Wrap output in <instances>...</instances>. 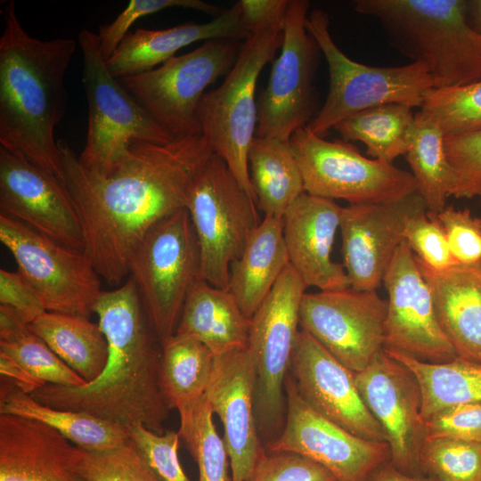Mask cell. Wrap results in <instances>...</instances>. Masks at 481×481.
Returning a JSON list of instances; mask_svg holds the SVG:
<instances>
[{
    "label": "cell",
    "mask_w": 481,
    "mask_h": 481,
    "mask_svg": "<svg viewBox=\"0 0 481 481\" xmlns=\"http://www.w3.org/2000/svg\"><path fill=\"white\" fill-rule=\"evenodd\" d=\"M382 282L387 292L384 348L429 363L456 358L437 320L430 288L404 241Z\"/></svg>",
    "instance_id": "cell-18"
},
{
    "label": "cell",
    "mask_w": 481,
    "mask_h": 481,
    "mask_svg": "<svg viewBox=\"0 0 481 481\" xmlns=\"http://www.w3.org/2000/svg\"><path fill=\"white\" fill-rule=\"evenodd\" d=\"M369 481H442L439 478L428 475H411L407 474L390 462L379 468L370 478Z\"/></svg>",
    "instance_id": "cell-51"
},
{
    "label": "cell",
    "mask_w": 481,
    "mask_h": 481,
    "mask_svg": "<svg viewBox=\"0 0 481 481\" xmlns=\"http://www.w3.org/2000/svg\"><path fill=\"white\" fill-rule=\"evenodd\" d=\"M94 313L109 349L101 375L79 387L46 384L31 395L51 407L164 433L172 409L160 385L161 341L133 279L102 290Z\"/></svg>",
    "instance_id": "cell-2"
},
{
    "label": "cell",
    "mask_w": 481,
    "mask_h": 481,
    "mask_svg": "<svg viewBox=\"0 0 481 481\" xmlns=\"http://www.w3.org/2000/svg\"><path fill=\"white\" fill-rule=\"evenodd\" d=\"M129 275L160 341L172 336L190 289L201 279L200 246L187 208L145 234L130 259Z\"/></svg>",
    "instance_id": "cell-8"
},
{
    "label": "cell",
    "mask_w": 481,
    "mask_h": 481,
    "mask_svg": "<svg viewBox=\"0 0 481 481\" xmlns=\"http://www.w3.org/2000/svg\"><path fill=\"white\" fill-rule=\"evenodd\" d=\"M306 27L325 57L330 77L327 98L306 126L317 136L324 137L343 119L369 108L388 103L420 108L434 88L427 67L420 62L375 67L347 57L334 42L330 17L322 9L308 12Z\"/></svg>",
    "instance_id": "cell-5"
},
{
    "label": "cell",
    "mask_w": 481,
    "mask_h": 481,
    "mask_svg": "<svg viewBox=\"0 0 481 481\" xmlns=\"http://www.w3.org/2000/svg\"><path fill=\"white\" fill-rule=\"evenodd\" d=\"M289 265L281 217L265 216L229 272V288L251 319Z\"/></svg>",
    "instance_id": "cell-29"
},
{
    "label": "cell",
    "mask_w": 481,
    "mask_h": 481,
    "mask_svg": "<svg viewBox=\"0 0 481 481\" xmlns=\"http://www.w3.org/2000/svg\"><path fill=\"white\" fill-rule=\"evenodd\" d=\"M0 352L45 385L79 387L86 381L67 365L9 306L0 305Z\"/></svg>",
    "instance_id": "cell-36"
},
{
    "label": "cell",
    "mask_w": 481,
    "mask_h": 481,
    "mask_svg": "<svg viewBox=\"0 0 481 481\" xmlns=\"http://www.w3.org/2000/svg\"><path fill=\"white\" fill-rule=\"evenodd\" d=\"M416 261L456 356L481 363V264L433 271Z\"/></svg>",
    "instance_id": "cell-26"
},
{
    "label": "cell",
    "mask_w": 481,
    "mask_h": 481,
    "mask_svg": "<svg viewBox=\"0 0 481 481\" xmlns=\"http://www.w3.org/2000/svg\"><path fill=\"white\" fill-rule=\"evenodd\" d=\"M241 45L235 39H211L149 71L118 80L174 138L199 135L198 104L206 89L231 69Z\"/></svg>",
    "instance_id": "cell-9"
},
{
    "label": "cell",
    "mask_w": 481,
    "mask_h": 481,
    "mask_svg": "<svg viewBox=\"0 0 481 481\" xmlns=\"http://www.w3.org/2000/svg\"><path fill=\"white\" fill-rule=\"evenodd\" d=\"M249 329L233 294L200 279L185 298L175 333L194 338L216 356L248 347Z\"/></svg>",
    "instance_id": "cell-27"
},
{
    "label": "cell",
    "mask_w": 481,
    "mask_h": 481,
    "mask_svg": "<svg viewBox=\"0 0 481 481\" xmlns=\"http://www.w3.org/2000/svg\"><path fill=\"white\" fill-rule=\"evenodd\" d=\"M309 7L306 0L289 2L281 51L257 102L256 137L289 141L311 121L312 84L320 49L306 27Z\"/></svg>",
    "instance_id": "cell-16"
},
{
    "label": "cell",
    "mask_w": 481,
    "mask_h": 481,
    "mask_svg": "<svg viewBox=\"0 0 481 481\" xmlns=\"http://www.w3.org/2000/svg\"><path fill=\"white\" fill-rule=\"evenodd\" d=\"M0 210L65 246L84 251L78 215L63 183L1 146Z\"/></svg>",
    "instance_id": "cell-19"
},
{
    "label": "cell",
    "mask_w": 481,
    "mask_h": 481,
    "mask_svg": "<svg viewBox=\"0 0 481 481\" xmlns=\"http://www.w3.org/2000/svg\"><path fill=\"white\" fill-rule=\"evenodd\" d=\"M403 238L416 259L430 270L444 271L459 265L435 213L425 210L412 216L405 224Z\"/></svg>",
    "instance_id": "cell-41"
},
{
    "label": "cell",
    "mask_w": 481,
    "mask_h": 481,
    "mask_svg": "<svg viewBox=\"0 0 481 481\" xmlns=\"http://www.w3.org/2000/svg\"><path fill=\"white\" fill-rule=\"evenodd\" d=\"M249 36L237 2L208 22H187L168 29H137L129 32L106 60V64L110 73L120 78L149 71L175 56L183 47L198 41L246 40Z\"/></svg>",
    "instance_id": "cell-25"
},
{
    "label": "cell",
    "mask_w": 481,
    "mask_h": 481,
    "mask_svg": "<svg viewBox=\"0 0 481 481\" xmlns=\"http://www.w3.org/2000/svg\"><path fill=\"white\" fill-rule=\"evenodd\" d=\"M415 376L422 396L421 414L426 421L436 413L458 404L481 402V363L456 357L429 363L383 348Z\"/></svg>",
    "instance_id": "cell-33"
},
{
    "label": "cell",
    "mask_w": 481,
    "mask_h": 481,
    "mask_svg": "<svg viewBox=\"0 0 481 481\" xmlns=\"http://www.w3.org/2000/svg\"><path fill=\"white\" fill-rule=\"evenodd\" d=\"M257 374L248 347L215 356L206 399L223 425L232 481H249L265 452L256 410Z\"/></svg>",
    "instance_id": "cell-21"
},
{
    "label": "cell",
    "mask_w": 481,
    "mask_h": 481,
    "mask_svg": "<svg viewBox=\"0 0 481 481\" xmlns=\"http://www.w3.org/2000/svg\"><path fill=\"white\" fill-rule=\"evenodd\" d=\"M77 43L88 107L86 143L77 156L85 168L104 175L122 161L131 143H167L175 139L110 73L96 33L82 29Z\"/></svg>",
    "instance_id": "cell-7"
},
{
    "label": "cell",
    "mask_w": 481,
    "mask_h": 481,
    "mask_svg": "<svg viewBox=\"0 0 481 481\" xmlns=\"http://www.w3.org/2000/svg\"><path fill=\"white\" fill-rule=\"evenodd\" d=\"M444 146L456 178L452 196L481 199V130L445 137Z\"/></svg>",
    "instance_id": "cell-44"
},
{
    "label": "cell",
    "mask_w": 481,
    "mask_h": 481,
    "mask_svg": "<svg viewBox=\"0 0 481 481\" xmlns=\"http://www.w3.org/2000/svg\"><path fill=\"white\" fill-rule=\"evenodd\" d=\"M170 8L192 9L216 16L223 12L218 6L201 0H130L111 22L99 28L97 36L103 57L108 60L111 56L137 20Z\"/></svg>",
    "instance_id": "cell-42"
},
{
    "label": "cell",
    "mask_w": 481,
    "mask_h": 481,
    "mask_svg": "<svg viewBox=\"0 0 481 481\" xmlns=\"http://www.w3.org/2000/svg\"><path fill=\"white\" fill-rule=\"evenodd\" d=\"M281 42L280 29L252 32L242 43L224 81L203 94L196 110L201 135L255 203L248 161L257 123L255 94L261 71L273 59Z\"/></svg>",
    "instance_id": "cell-6"
},
{
    "label": "cell",
    "mask_w": 481,
    "mask_h": 481,
    "mask_svg": "<svg viewBox=\"0 0 481 481\" xmlns=\"http://www.w3.org/2000/svg\"><path fill=\"white\" fill-rule=\"evenodd\" d=\"M445 137L481 130V80L459 86L433 88L419 110Z\"/></svg>",
    "instance_id": "cell-37"
},
{
    "label": "cell",
    "mask_w": 481,
    "mask_h": 481,
    "mask_svg": "<svg viewBox=\"0 0 481 481\" xmlns=\"http://www.w3.org/2000/svg\"><path fill=\"white\" fill-rule=\"evenodd\" d=\"M414 122L412 108L388 103L351 115L333 129L345 142L363 143L372 159L393 163L407 152Z\"/></svg>",
    "instance_id": "cell-34"
},
{
    "label": "cell",
    "mask_w": 481,
    "mask_h": 481,
    "mask_svg": "<svg viewBox=\"0 0 481 481\" xmlns=\"http://www.w3.org/2000/svg\"><path fill=\"white\" fill-rule=\"evenodd\" d=\"M386 314L377 290H319L303 296L299 327L356 373L383 351Z\"/></svg>",
    "instance_id": "cell-14"
},
{
    "label": "cell",
    "mask_w": 481,
    "mask_h": 481,
    "mask_svg": "<svg viewBox=\"0 0 481 481\" xmlns=\"http://www.w3.org/2000/svg\"><path fill=\"white\" fill-rule=\"evenodd\" d=\"M469 24L481 34V0H466Z\"/></svg>",
    "instance_id": "cell-52"
},
{
    "label": "cell",
    "mask_w": 481,
    "mask_h": 481,
    "mask_svg": "<svg viewBox=\"0 0 481 481\" xmlns=\"http://www.w3.org/2000/svg\"><path fill=\"white\" fill-rule=\"evenodd\" d=\"M77 471L86 481H161L131 441L108 452L84 451Z\"/></svg>",
    "instance_id": "cell-40"
},
{
    "label": "cell",
    "mask_w": 481,
    "mask_h": 481,
    "mask_svg": "<svg viewBox=\"0 0 481 481\" xmlns=\"http://www.w3.org/2000/svg\"><path fill=\"white\" fill-rule=\"evenodd\" d=\"M29 328L86 382L102 372L108 342L100 325L88 317L46 311Z\"/></svg>",
    "instance_id": "cell-32"
},
{
    "label": "cell",
    "mask_w": 481,
    "mask_h": 481,
    "mask_svg": "<svg viewBox=\"0 0 481 481\" xmlns=\"http://www.w3.org/2000/svg\"><path fill=\"white\" fill-rule=\"evenodd\" d=\"M289 142L307 194L358 205L391 202L417 192L412 173L366 158L349 142L328 141L306 127Z\"/></svg>",
    "instance_id": "cell-12"
},
{
    "label": "cell",
    "mask_w": 481,
    "mask_h": 481,
    "mask_svg": "<svg viewBox=\"0 0 481 481\" xmlns=\"http://www.w3.org/2000/svg\"><path fill=\"white\" fill-rule=\"evenodd\" d=\"M342 208L335 200L304 192L281 217L289 265L307 288L350 287L343 265L331 258Z\"/></svg>",
    "instance_id": "cell-23"
},
{
    "label": "cell",
    "mask_w": 481,
    "mask_h": 481,
    "mask_svg": "<svg viewBox=\"0 0 481 481\" xmlns=\"http://www.w3.org/2000/svg\"><path fill=\"white\" fill-rule=\"evenodd\" d=\"M355 377L366 407L384 432L390 463L407 474L423 475L420 455L427 428L414 374L382 351Z\"/></svg>",
    "instance_id": "cell-17"
},
{
    "label": "cell",
    "mask_w": 481,
    "mask_h": 481,
    "mask_svg": "<svg viewBox=\"0 0 481 481\" xmlns=\"http://www.w3.org/2000/svg\"><path fill=\"white\" fill-rule=\"evenodd\" d=\"M436 215L455 261L466 265L481 264V218L468 208L447 205Z\"/></svg>",
    "instance_id": "cell-45"
},
{
    "label": "cell",
    "mask_w": 481,
    "mask_h": 481,
    "mask_svg": "<svg viewBox=\"0 0 481 481\" xmlns=\"http://www.w3.org/2000/svg\"><path fill=\"white\" fill-rule=\"evenodd\" d=\"M289 0H240L241 20L251 34L265 29H283Z\"/></svg>",
    "instance_id": "cell-49"
},
{
    "label": "cell",
    "mask_w": 481,
    "mask_h": 481,
    "mask_svg": "<svg viewBox=\"0 0 481 481\" xmlns=\"http://www.w3.org/2000/svg\"><path fill=\"white\" fill-rule=\"evenodd\" d=\"M284 388V424L280 434L265 444L267 452L305 456L329 470L337 481H369L390 462L386 442L356 436L321 415L302 398L289 373Z\"/></svg>",
    "instance_id": "cell-15"
},
{
    "label": "cell",
    "mask_w": 481,
    "mask_h": 481,
    "mask_svg": "<svg viewBox=\"0 0 481 481\" xmlns=\"http://www.w3.org/2000/svg\"><path fill=\"white\" fill-rule=\"evenodd\" d=\"M354 9L376 18L392 47L424 64L434 88L481 80V34L468 20L466 0H356Z\"/></svg>",
    "instance_id": "cell-4"
},
{
    "label": "cell",
    "mask_w": 481,
    "mask_h": 481,
    "mask_svg": "<svg viewBox=\"0 0 481 481\" xmlns=\"http://www.w3.org/2000/svg\"><path fill=\"white\" fill-rule=\"evenodd\" d=\"M128 430L130 441L161 481H191L179 461L178 432L159 434L139 424L131 425Z\"/></svg>",
    "instance_id": "cell-43"
},
{
    "label": "cell",
    "mask_w": 481,
    "mask_h": 481,
    "mask_svg": "<svg viewBox=\"0 0 481 481\" xmlns=\"http://www.w3.org/2000/svg\"><path fill=\"white\" fill-rule=\"evenodd\" d=\"M425 210L426 204L418 192L391 202L342 208L341 252L350 288L377 290L404 242L407 220Z\"/></svg>",
    "instance_id": "cell-20"
},
{
    "label": "cell",
    "mask_w": 481,
    "mask_h": 481,
    "mask_svg": "<svg viewBox=\"0 0 481 481\" xmlns=\"http://www.w3.org/2000/svg\"><path fill=\"white\" fill-rule=\"evenodd\" d=\"M213 414L205 397L192 417L180 424L177 432L198 464L199 481H232L229 456L216 429Z\"/></svg>",
    "instance_id": "cell-38"
},
{
    "label": "cell",
    "mask_w": 481,
    "mask_h": 481,
    "mask_svg": "<svg viewBox=\"0 0 481 481\" xmlns=\"http://www.w3.org/2000/svg\"><path fill=\"white\" fill-rule=\"evenodd\" d=\"M444 140L445 136L436 124L420 111L415 113L411 143L404 157L416 182L417 192L428 211L435 214L446 206V200L452 196L456 183L446 156Z\"/></svg>",
    "instance_id": "cell-35"
},
{
    "label": "cell",
    "mask_w": 481,
    "mask_h": 481,
    "mask_svg": "<svg viewBox=\"0 0 481 481\" xmlns=\"http://www.w3.org/2000/svg\"><path fill=\"white\" fill-rule=\"evenodd\" d=\"M306 288L289 265L250 319L248 348L257 374L256 417L266 443L280 434L284 424V382L300 330L299 308Z\"/></svg>",
    "instance_id": "cell-11"
},
{
    "label": "cell",
    "mask_w": 481,
    "mask_h": 481,
    "mask_svg": "<svg viewBox=\"0 0 481 481\" xmlns=\"http://www.w3.org/2000/svg\"><path fill=\"white\" fill-rule=\"evenodd\" d=\"M0 414L39 421L53 428L86 452H108L130 441L128 428L85 412L43 404L3 377L0 385Z\"/></svg>",
    "instance_id": "cell-28"
},
{
    "label": "cell",
    "mask_w": 481,
    "mask_h": 481,
    "mask_svg": "<svg viewBox=\"0 0 481 481\" xmlns=\"http://www.w3.org/2000/svg\"><path fill=\"white\" fill-rule=\"evenodd\" d=\"M83 455L47 425L0 414V481H86L77 471Z\"/></svg>",
    "instance_id": "cell-24"
},
{
    "label": "cell",
    "mask_w": 481,
    "mask_h": 481,
    "mask_svg": "<svg viewBox=\"0 0 481 481\" xmlns=\"http://www.w3.org/2000/svg\"><path fill=\"white\" fill-rule=\"evenodd\" d=\"M58 145L84 252L111 286L129 275L130 259L145 234L186 208L194 182L214 153L201 135L167 143L135 142L118 166L102 175L85 168L65 141Z\"/></svg>",
    "instance_id": "cell-1"
},
{
    "label": "cell",
    "mask_w": 481,
    "mask_h": 481,
    "mask_svg": "<svg viewBox=\"0 0 481 481\" xmlns=\"http://www.w3.org/2000/svg\"><path fill=\"white\" fill-rule=\"evenodd\" d=\"M0 305L12 308L28 324L46 312L35 290L18 271L0 270Z\"/></svg>",
    "instance_id": "cell-48"
},
{
    "label": "cell",
    "mask_w": 481,
    "mask_h": 481,
    "mask_svg": "<svg viewBox=\"0 0 481 481\" xmlns=\"http://www.w3.org/2000/svg\"><path fill=\"white\" fill-rule=\"evenodd\" d=\"M0 372L1 377L11 380L27 394L31 395L45 386L43 382L32 376L12 358L2 352H0Z\"/></svg>",
    "instance_id": "cell-50"
},
{
    "label": "cell",
    "mask_w": 481,
    "mask_h": 481,
    "mask_svg": "<svg viewBox=\"0 0 481 481\" xmlns=\"http://www.w3.org/2000/svg\"><path fill=\"white\" fill-rule=\"evenodd\" d=\"M215 355L200 341L174 333L161 341L160 385L180 424L186 422L205 399Z\"/></svg>",
    "instance_id": "cell-30"
},
{
    "label": "cell",
    "mask_w": 481,
    "mask_h": 481,
    "mask_svg": "<svg viewBox=\"0 0 481 481\" xmlns=\"http://www.w3.org/2000/svg\"><path fill=\"white\" fill-rule=\"evenodd\" d=\"M420 462L424 474L442 481H481V443L427 437Z\"/></svg>",
    "instance_id": "cell-39"
},
{
    "label": "cell",
    "mask_w": 481,
    "mask_h": 481,
    "mask_svg": "<svg viewBox=\"0 0 481 481\" xmlns=\"http://www.w3.org/2000/svg\"><path fill=\"white\" fill-rule=\"evenodd\" d=\"M0 37V146L43 167L63 183L55 128L68 105L66 72L77 44L72 38L30 36L9 1ZM64 184V183H63Z\"/></svg>",
    "instance_id": "cell-3"
},
{
    "label": "cell",
    "mask_w": 481,
    "mask_h": 481,
    "mask_svg": "<svg viewBox=\"0 0 481 481\" xmlns=\"http://www.w3.org/2000/svg\"><path fill=\"white\" fill-rule=\"evenodd\" d=\"M186 208L200 246L201 279L228 289L230 266L261 222L257 204L213 153L194 182Z\"/></svg>",
    "instance_id": "cell-10"
},
{
    "label": "cell",
    "mask_w": 481,
    "mask_h": 481,
    "mask_svg": "<svg viewBox=\"0 0 481 481\" xmlns=\"http://www.w3.org/2000/svg\"><path fill=\"white\" fill-rule=\"evenodd\" d=\"M427 437L481 443V402L444 409L426 420Z\"/></svg>",
    "instance_id": "cell-47"
},
{
    "label": "cell",
    "mask_w": 481,
    "mask_h": 481,
    "mask_svg": "<svg viewBox=\"0 0 481 481\" xmlns=\"http://www.w3.org/2000/svg\"><path fill=\"white\" fill-rule=\"evenodd\" d=\"M289 369L299 395L317 412L356 436L386 442L360 395L355 372L302 330Z\"/></svg>",
    "instance_id": "cell-22"
},
{
    "label": "cell",
    "mask_w": 481,
    "mask_h": 481,
    "mask_svg": "<svg viewBox=\"0 0 481 481\" xmlns=\"http://www.w3.org/2000/svg\"><path fill=\"white\" fill-rule=\"evenodd\" d=\"M249 481H337L325 468L289 452H265Z\"/></svg>",
    "instance_id": "cell-46"
},
{
    "label": "cell",
    "mask_w": 481,
    "mask_h": 481,
    "mask_svg": "<svg viewBox=\"0 0 481 481\" xmlns=\"http://www.w3.org/2000/svg\"><path fill=\"white\" fill-rule=\"evenodd\" d=\"M248 161L257 207L265 216L282 217L291 203L305 192L290 142L255 136Z\"/></svg>",
    "instance_id": "cell-31"
},
{
    "label": "cell",
    "mask_w": 481,
    "mask_h": 481,
    "mask_svg": "<svg viewBox=\"0 0 481 481\" xmlns=\"http://www.w3.org/2000/svg\"><path fill=\"white\" fill-rule=\"evenodd\" d=\"M0 240L45 311L88 318L94 313L102 291L101 277L84 251L65 246L2 213Z\"/></svg>",
    "instance_id": "cell-13"
}]
</instances>
